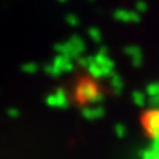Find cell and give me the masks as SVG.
I'll return each mask as SVG.
<instances>
[{"instance_id":"obj_1","label":"cell","mask_w":159,"mask_h":159,"mask_svg":"<svg viewBox=\"0 0 159 159\" xmlns=\"http://www.w3.org/2000/svg\"><path fill=\"white\" fill-rule=\"evenodd\" d=\"M101 93V89H99L98 84L93 77H81L76 84L74 99H76L77 103L81 105V107L89 105V103L94 105L97 97Z\"/></svg>"},{"instance_id":"obj_2","label":"cell","mask_w":159,"mask_h":159,"mask_svg":"<svg viewBox=\"0 0 159 159\" xmlns=\"http://www.w3.org/2000/svg\"><path fill=\"white\" fill-rule=\"evenodd\" d=\"M141 122L146 135L152 139V142L159 141V109L151 107L142 113Z\"/></svg>"},{"instance_id":"obj_3","label":"cell","mask_w":159,"mask_h":159,"mask_svg":"<svg viewBox=\"0 0 159 159\" xmlns=\"http://www.w3.org/2000/svg\"><path fill=\"white\" fill-rule=\"evenodd\" d=\"M45 102L49 107L53 109H66L69 106V97L64 88H57L56 92L48 94Z\"/></svg>"},{"instance_id":"obj_4","label":"cell","mask_w":159,"mask_h":159,"mask_svg":"<svg viewBox=\"0 0 159 159\" xmlns=\"http://www.w3.org/2000/svg\"><path fill=\"white\" fill-rule=\"evenodd\" d=\"M81 116L86 119V121H96V119H101L105 116V109L102 105H93V106H82L81 107Z\"/></svg>"},{"instance_id":"obj_5","label":"cell","mask_w":159,"mask_h":159,"mask_svg":"<svg viewBox=\"0 0 159 159\" xmlns=\"http://www.w3.org/2000/svg\"><path fill=\"white\" fill-rule=\"evenodd\" d=\"M52 64H53V66L56 68L61 74L69 73V72H73L74 70V62H73V60L68 58L66 56H62V54H57V56L53 58Z\"/></svg>"},{"instance_id":"obj_6","label":"cell","mask_w":159,"mask_h":159,"mask_svg":"<svg viewBox=\"0 0 159 159\" xmlns=\"http://www.w3.org/2000/svg\"><path fill=\"white\" fill-rule=\"evenodd\" d=\"M126 56H129L131 58V62H133V66L135 68H141L142 64H143V53H142V49L137 47V45H127L125 49H123Z\"/></svg>"},{"instance_id":"obj_7","label":"cell","mask_w":159,"mask_h":159,"mask_svg":"<svg viewBox=\"0 0 159 159\" xmlns=\"http://www.w3.org/2000/svg\"><path fill=\"white\" fill-rule=\"evenodd\" d=\"M110 86L113 89V93L117 94V96H119V94L122 93L125 84H123V78H122V76L119 73L114 72L110 76Z\"/></svg>"},{"instance_id":"obj_8","label":"cell","mask_w":159,"mask_h":159,"mask_svg":"<svg viewBox=\"0 0 159 159\" xmlns=\"http://www.w3.org/2000/svg\"><path fill=\"white\" fill-rule=\"evenodd\" d=\"M131 98H133L134 105L138 107H143V106H146V103H147V94L143 92L134 90L131 94Z\"/></svg>"},{"instance_id":"obj_9","label":"cell","mask_w":159,"mask_h":159,"mask_svg":"<svg viewBox=\"0 0 159 159\" xmlns=\"http://www.w3.org/2000/svg\"><path fill=\"white\" fill-rule=\"evenodd\" d=\"M21 70L25 74H36L39 72V64L37 62H25L21 65Z\"/></svg>"},{"instance_id":"obj_10","label":"cell","mask_w":159,"mask_h":159,"mask_svg":"<svg viewBox=\"0 0 159 159\" xmlns=\"http://www.w3.org/2000/svg\"><path fill=\"white\" fill-rule=\"evenodd\" d=\"M146 94L150 98L159 96V82H151L146 86Z\"/></svg>"},{"instance_id":"obj_11","label":"cell","mask_w":159,"mask_h":159,"mask_svg":"<svg viewBox=\"0 0 159 159\" xmlns=\"http://www.w3.org/2000/svg\"><path fill=\"white\" fill-rule=\"evenodd\" d=\"M44 70H45V73L48 74V76H51V77H53V78H57V77L61 76V73H60L57 69L53 66L52 62L45 64V65H44Z\"/></svg>"},{"instance_id":"obj_12","label":"cell","mask_w":159,"mask_h":159,"mask_svg":"<svg viewBox=\"0 0 159 159\" xmlns=\"http://www.w3.org/2000/svg\"><path fill=\"white\" fill-rule=\"evenodd\" d=\"M114 131H116L118 138H125L127 134V127L123 125V123H117V125L114 126Z\"/></svg>"},{"instance_id":"obj_13","label":"cell","mask_w":159,"mask_h":159,"mask_svg":"<svg viewBox=\"0 0 159 159\" xmlns=\"http://www.w3.org/2000/svg\"><path fill=\"white\" fill-rule=\"evenodd\" d=\"M89 34H90L92 40L96 44H101L102 41V37H101V33H99L98 29H90V32H89Z\"/></svg>"},{"instance_id":"obj_14","label":"cell","mask_w":159,"mask_h":159,"mask_svg":"<svg viewBox=\"0 0 159 159\" xmlns=\"http://www.w3.org/2000/svg\"><path fill=\"white\" fill-rule=\"evenodd\" d=\"M7 114H8V117L9 118H12V119H16L20 117V110L17 107H9L8 110H7Z\"/></svg>"},{"instance_id":"obj_15","label":"cell","mask_w":159,"mask_h":159,"mask_svg":"<svg viewBox=\"0 0 159 159\" xmlns=\"http://www.w3.org/2000/svg\"><path fill=\"white\" fill-rule=\"evenodd\" d=\"M98 53H101V54H109V49L106 47H101V48H99V51H98Z\"/></svg>"}]
</instances>
